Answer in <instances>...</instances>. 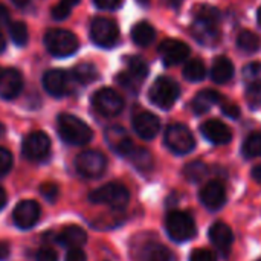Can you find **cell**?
<instances>
[{"label": "cell", "instance_id": "cell-1", "mask_svg": "<svg viewBox=\"0 0 261 261\" xmlns=\"http://www.w3.org/2000/svg\"><path fill=\"white\" fill-rule=\"evenodd\" d=\"M220 12L208 5H202L196 9L191 32L194 38L203 46H214L220 40Z\"/></svg>", "mask_w": 261, "mask_h": 261}, {"label": "cell", "instance_id": "cell-2", "mask_svg": "<svg viewBox=\"0 0 261 261\" xmlns=\"http://www.w3.org/2000/svg\"><path fill=\"white\" fill-rule=\"evenodd\" d=\"M58 135L70 145H86L93 136L90 127L84 121L67 113L58 116Z\"/></svg>", "mask_w": 261, "mask_h": 261}, {"label": "cell", "instance_id": "cell-3", "mask_svg": "<svg viewBox=\"0 0 261 261\" xmlns=\"http://www.w3.org/2000/svg\"><path fill=\"white\" fill-rule=\"evenodd\" d=\"M89 200L96 205H107L113 210H122L130 202V193L122 184L112 182L92 191L89 194Z\"/></svg>", "mask_w": 261, "mask_h": 261}, {"label": "cell", "instance_id": "cell-4", "mask_svg": "<svg viewBox=\"0 0 261 261\" xmlns=\"http://www.w3.org/2000/svg\"><path fill=\"white\" fill-rule=\"evenodd\" d=\"M44 44L54 57H69L75 54L80 46L78 38L66 29H50L46 32Z\"/></svg>", "mask_w": 261, "mask_h": 261}, {"label": "cell", "instance_id": "cell-5", "mask_svg": "<svg viewBox=\"0 0 261 261\" xmlns=\"http://www.w3.org/2000/svg\"><path fill=\"white\" fill-rule=\"evenodd\" d=\"M167 232L174 242H188L196 236L194 219L184 211H173L167 216Z\"/></svg>", "mask_w": 261, "mask_h": 261}, {"label": "cell", "instance_id": "cell-6", "mask_svg": "<svg viewBox=\"0 0 261 261\" xmlns=\"http://www.w3.org/2000/svg\"><path fill=\"white\" fill-rule=\"evenodd\" d=\"M179 95H180V87L177 86V83L165 76L156 80L150 89L151 102L164 110L171 109L176 104Z\"/></svg>", "mask_w": 261, "mask_h": 261}, {"label": "cell", "instance_id": "cell-7", "mask_svg": "<svg viewBox=\"0 0 261 261\" xmlns=\"http://www.w3.org/2000/svg\"><path fill=\"white\" fill-rule=\"evenodd\" d=\"M165 144L176 154H187L193 151L196 141L193 133L184 124H171L165 132Z\"/></svg>", "mask_w": 261, "mask_h": 261}, {"label": "cell", "instance_id": "cell-8", "mask_svg": "<svg viewBox=\"0 0 261 261\" xmlns=\"http://www.w3.org/2000/svg\"><path fill=\"white\" fill-rule=\"evenodd\" d=\"M76 171L87 179H95L99 177L107 167V159L102 153L95 151V150H87L83 151L76 156L75 161Z\"/></svg>", "mask_w": 261, "mask_h": 261}, {"label": "cell", "instance_id": "cell-9", "mask_svg": "<svg viewBox=\"0 0 261 261\" xmlns=\"http://www.w3.org/2000/svg\"><path fill=\"white\" fill-rule=\"evenodd\" d=\"M90 37L95 44L101 47H113L119 40V29L115 21L99 17L90 24Z\"/></svg>", "mask_w": 261, "mask_h": 261}, {"label": "cell", "instance_id": "cell-10", "mask_svg": "<svg viewBox=\"0 0 261 261\" xmlns=\"http://www.w3.org/2000/svg\"><path fill=\"white\" fill-rule=\"evenodd\" d=\"M50 139L43 132H34L23 141V154L32 162H41L49 156Z\"/></svg>", "mask_w": 261, "mask_h": 261}, {"label": "cell", "instance_id": "cell-11", "mask_svg": "<svg viewBox=\"0 0 261 261\" xmlns=\"http://www.w3.org/2000/svg\"><path fill=\"white\" fill-rule=\"evenodd\" d=\"M93 106L95 109L104 116H116L124 109L122 96L115 92L113 89H101L93 95Z\"/></svg>", "mask_w": 261, "mask_h": 261}, {"label": "cell", "instance_id": "cell-12", "mask_svg": "<svg viewBox=\"0 0 261 261\" xmlns=\"http://www.w3.org/2000/svg\"><path fill=\"white\" fill-rule=\"evenodd\" d=\"M14 225L20 229H31L40 220V205L34 200H21L12 213Z\"/></svg>", "mask_w": 261, "mask_h": 261}, {"label": "cell", "instance_id": "cell-13", "mask_svg": "<svg viewBox=\"0 0 261 261\" xmlns=\"http://www.w3.org/2000/svg\"><path fill=\"white\" fill-rule=\"evenodd\" d=\"M159 54L167 66H174L188 58L190 47L180 40H165L159 46Z\"/></svg>", "mask_w": 261, "mask_h": 261}, {"label": "cell", "instance_id": "cell-14", "mask_svg": "<svg viewBox=\"0 0 261 261\" xmlns=\"http://www.w3.org/2000/svg\"><path fill=\"white\" fill-rule=\"evenodd\" d=\"M106 141L109 144V147L121 154V156H128L132 153V150L135 148V144L133 141L130 139L128 133L122 128V127H118V125H113V127H109L106 130Z\"/></svg>", "mask_w": 261, "mask_h": 261}, {"label": "cell", "instance_id": "cell-15", "mask_svg": "<svg viewBox=\"0 0 261 261\" xmlns=\"http://www.w3.org/2000/svg\"><path fill=\"white\" fill-rule=\"evenodd\" d=\"M200 202L210 210V211H217L220 210L225 202H226V191L222 182L213 180L208 182L202 191H200Z\"/></svg>", "mask_w": 261, "mask_h": 261}, {"label": "cell", "instance_id": "cell-16", "mask_svg": "<svg viewBox=\"0 0 261 261\" xmlns=\"http://www.w3.org/2000/svg\"><path fill=\"white\" fill-rule=\"evenodd\" d=\"M200 132L210 142H213L216 145H225V144L231 142V139H232L231 128L219 119H210V121L203 122L200 127Z\"/></svg>", "mask_w": 261, "mask_h": 261}, {"label": "cell", "instance_id": "cell-17", "mask_svg": "<svg viewBox=\"0 0 261 261\" xmlns=\"http://www.w3.org/2000/svg\"><path fill=\"white\" fill-rule=\"evenodd\" d=\"M133 128L142 139H153L161 128V121L150 112H141L133 118Z\"/></svg>", "mask_w": 261, "mask_h": 261}, {"label": "cell", "instance_id": "cell-18", "mask_svg": "<svg viewBox=\"0 0 261 261\" xmlns=\"http://www.w3.org/2000/svg\"><path fill=\"white\" fill-rule=\"evenodd\" d=\"M23 87V78L15 69L0 70V96L5 99H14Z\"/></svg>", "mask_w": 261, "mask_h": 261}, {"label": "cell", "instance_id": "cell-19", "mask_svg": "<svg viewBox=\"0 0 261 261\" xmlns=\"http://www.w3.org/2000/svg\"><path fill=\"white\" fill-rule=\"evenodd\" d=\"M43 86L52 96H64L69 93V76L61 69L47 70L43 76Z\"/></svg>", "mask_w": 261, "mask_h": 261}, {"label": "cell", "instance_id": "cell-20", "mask_svg": "<svg viewBox=\"0 0 261 261\" xmlns=\"http://www.w3.org/2000/svg\"><path fill=\"white\" fill-rule=\"evenodd\" d=\"M210 240L217 248V251H220L222 254H228L234 242V234L226 223L216 222L210 229Z\"/></svg>", "mask_w": 261, "mask_h": 261}, {"label": "cell", "instance_id": "cell-21", "mask_svg": "<svg viewBox=\"0 0 261 261\" xmlns=\"http://www.w3.org/2000/svg\"><path fill=\"white\" fill-rule=\"evenodd\" d=\"M86 242H87L86 231L80 226H66L58 236V243L67 249L81 248L86 245Z\"/></svg>", "mask_w": 261, "mask_h": 261}, {"label": "cell", "instance_id": "cell-22", "mask_svg": "<svg viewBox=\"0 0 261 261\" xmlns=\"http://www.w3.org/2000/svg\"><path fill=\"white\" fill-rule=\"evenodd\" d=\"M141 261H173V254L161 243L150 242L141 249Z\"/></svg>", "mask_w": 261, "mask_h": 261}, {"label": "cell", "instance_id": "cell-23", "mask_svg": "<svg viewBox=\"0 0 261 261\" xmlns=\"http://www.w3.org/2000/svg\"><path fill=\"white\" fill-rule=\"evenodd\" d=\"M220 101H222L220 93L214 90H203L196 95V98L191 102V107L197 115H202V113L210 112V109L214 107L216 104H220Z\"/></svg>", "mask_w": 261, "mask_h": 261}, {"label": "cell", "instance_id": "cell-24", "mask_svg": "<svg viewBox=\"0 0 261 261\" xmlns=\"http://www.w3.org/2000/svg\"><path fill=\"white\" fill-rule=\"evenodd\" d=\"M234 76V64L226 57L216 58L211 70V78L217 84H225Z\"/></svg>", "mask_w": 261, "mask_h": 261}, {"label": "cell", "instance_id": "cell-25", "mask_svg": "<svg viewBox=\"0 0 261 261\" xmlns=\"http://www.w3.org/2000/svg\"><path fill=\"white\" fill-rule=\"evenodd\" d=\"M154 37H156V31L147 21H139L132 29V38H133V41L138 46H148V44H151Z\"/></svg>", "mask_w": 261, "mask_h": 261}, {"label": "cell", "instance_id": "cell-26", "mask_svg": "<svg viewBox=\"0 0 261 261\" xmlns=\"http://www.w3.org/2000/svg\"><path fill=\"white\" fill-rule=\"evenodd\" d=\"M130 159V162L142 173H147L153 168V156L150 154L148 150L141 148V147H135L132 150V153L127 156Z\"/></svg>", "mask_w": 261, "mask_h": 261}, {"label": "cell", "instance_id": "cell-27", "mask_svg": "<svg viewBox=\"0 0 261 261\" xmlns=\"http://www.w3.org/2000/svg\"><path fill=\"white\" fill-rule=\"evenodd\" d=\"M73 76L81 84H90L99 76V73L92 63H80L73 67Z\"/></svg>", "mask_w": 261, "mask_h": 261}, {"label": "cell", "instance_id": "cell-28", "mask_svg": "<svg viewBox=\"0 0 261 261\" xmlns=\"http://www.w3.org/2000/svg\"><path fill=\"white\" fill-rule=\"evenodd\" d=\"M237 46L243 50V52H248V54H252V52H257L261 46L260 37L251 31H242L237 37Z\"/></svg>", "mask_w": 261, "mask_h": 261}, {"label": "cell", "instance_id": "cell-29", "mask_svg": "<svg viewBox=\"0 0 261 261\" xmlns=\"http://www.w3.org/2000/svg\"><path fill=\"white\" fill-rule=\"evenodd\" d=\"M127 67L128 75H132L136 81L144 80L148 75V66L141 57H128L127 58Z\"/></svg>", "mask_w": 261, "mask_h": 261}, {"label": "cell", "instance_id": "cell-30", "mask_svg": "<svg viewBox=\"0 0 261 261\" xmlns=\"http://www.w3.org/2000/svg\"><path fill=\"white\" fill-rule=\"evenodd\" d=\"M184 174L190 182H200V180H203L206 177L208 167L200 161H194V162H190L184 168Z\"/></svg>", "mask_w": 261, "mask_h": 261}, {"label": "cell", "instance_id": "cell-31", "mask_svg": "<svg viewBox=\"0 0 261 261\" xmlns=\"http://www.w3.org/2000/svg\"><path fill=\"white\" fill-rule=\"evenodd\" d=\"M206 69L205 64L200 60H191L184 67V76L190 81H202L205 78Z\"/></svg>", "mask_w": 261, "mask_h": 261}, {"label": "cell", "instance_id": "cell-32", "mask_svg": "<svg viewBox=\"0 0 261 261\" xmlns=\"http://www.w3.org/2000/svg\"><path fill=\"white\" fill-rule=\"evenodd\" d=\"M242 151L245 158L252 159V158H260L261 156V133H252L246 138L243 142Z\"/></svg>", "mask_w": 261, "mask_h": 261}, {"label": "cell", "instance_id": "cell-33", "mask_svg": "<svg viewBox=\"0 0 261 261\" xmlns=\"http://www.w3.org/2000/svg\"><path fill=\"white\" fill-rule=\"evenodd\" d=\"M243 78L248 87H261V63H251L245 66Z\"/></svg>", "mask_w": 261, "mask_h": 261}, {"label": "cell", "instance_id": "cell-34", "mask_svg": "<svg viewBox=\"0 0 261 261\" xmlns=\"http://www.w3.org/2000/svg\"><path fill=\"white\" fill-rule=\"evenodd\" d=\"M9 35L11 40L17 44V46H24L28 43L29 34H28V28L23 21H14L9 26Z\"/></svg>", "mask_w": 261, "mask_h": 261}, {"label": "cell", "instance_id": "cell-35", "mask_svg": "<svg viewBox=\"0 0 261 261\" xmlns=\"http://www.w3.org/2000/svg\"><path fill=\"white\" fill-rule=\"evenodd\" d=\"M76 5H78V0H61V2H58L52 8V17L55 20H64L70 14L72 8Z\"/></svg>", "mask_w": 261, "mask_h": 261}, {"label": "cell", "instance_id": "cell-36", "mask_svg": "<svg viewBox=\"0 0 261 261\" xmlns=\"http://www.w3.org/2000/svg\"><path fill=\"white\" fill-rule=\"evenodd\" d=\"M40 193H41V196H43L47 202H50V203H55L57 199H58V196H60L58 187H57L55 184H52V182L43 184V185L40 187Z\"/></svg>", "mask_w": 261, "mask_h": 261}, {"label": "cell", "instance_id": "cell-37", "mask_svg": "<svg viewBox=\"0 0 261 261\" xmlns=\"http://www.w3.org/2000/svg\"><path fill=\"white\" fill-rule=\"evenodd\" d=\"M12 168V154L9 150L0 147V177L6 176Z\"/></svg>", "mask_w": 261, "mask_h": 261}, {"label": "cell", "instance_id": "cell-38", "mask_svg": "<svg viewBox=\"0 0 261 261\" xmlns=\"http://www.w3.org/2000/svg\"><path fill=\"white\" fill-rule=\"evenodd\" d=\"M248 102L257 109L261 106V87H248Z\"/></svg>", "mask_w": 261, "mask_h": 261}, {"label": "cell", "instance_id": "cell-39", "mask_svg": "<svg viewBox=\"0 0 261 261\" xmlns=\"http://www.w3.org/2000/svg\"><path fill=\"white\" fill-rule=\"evenodd\" d=\"M190 261H216V257L208 249H194L190 257Z\"/></svg>", "mask_w": 261, "mask_h": 261}, {"label": "cell", "instance_id": "cell-40", "mask_svg": "<svg viewBox=\"0 0 261 261\" xmlns=\"http://www.w3.org/2000/svg\"><path fill=\"white\" fill-rule=\"evenodd\" d=\"M35 261H58V255L50 248H43L37 252Z\"/></svg>", "mask_w": 261, "mask_h": 261}, {"label": "cell", "instance_id": "cell-41", "mask_svg": "<svg viewBox=\"0 0 261 261\" xmlns=\"http://www.w3.org/2000/svg\"><path fill=\"white\" fill-rule=\"evenodd\" d=\"M64 261H87L86 254L81 251V248H72L67 251L66 254V260Z\"/></svg>", "mask_w": 261, "mask_h": 261}, {"label": "cell", "instance_id": "cell-42", "mask_svg": "<svg viewBox=\"0 0 261 261\" xmlns=\"http://www.w3.org/2000/svg\"><path fill=\"white\" fill-rule=\"evenodd\" d=\"M222 110L226 116L232 118V119H237L240 116V109L236 106V104H231V102H226V104H222Z\"/></svg>", "mask_w": 261, "mask_h": 261}, {"label": "cell", "instance_id": "cell-43", "mask_svg": "<svg viewBox=\"0 0 261 261\" xmlns=\"http://www.w3.org/2000/svg\"><path fill=\"white\" fill-rule=\"evenodd\" d=\"M95 3L101 9H110L112 11V9H116L121 6L122 0H95Z\"/></svg>", "mask_w": 261, "mask_h": 261}, {"label": "cell", "instance_id": "cell-44", "mask_svg": "<svg viewBox=\"0 0 261 261\" xmlns=\"http://www.w3.org/2000/svg\"><path fill=\"white\" fill-rule=\"evenodd\" d=\"M9 257V246L5 242H0V261H5Z\"/></svg>", "mask_w": 261, "mask_h": 261}, {"label": "cell", "instance_id": "cell-45", "mask_svg": "<svg viewBox=\"0 0 261 261\" xmlns=\"http://www.w3.org/2000/svg\"><path fill=\"white\" fill-rule=\"evenodd\" d=\"M252 177H254L257 182H260L261 184V164L260 165H257V167L252 170Z\"/></svg>", "mask_w": 261, "mask_h": 261}, {"label": "cell", "instance_id": "cell-46", "mask_svg": "<svg viewBox=\"0 0 261 261\" xmlns=\"http://www.w3.org/2000/svg\"><path fill=\"white\" fill-rule=\"evenodd\" d=\"M6 21H8V11H6V8L0 6V24H3Z\"/></svg>", "mask_w": 261, "mask_h": 261}, {"label": "cell", "instance_id": "cell-47", "mask_svg": "<svg viewBox=\"0 0 261 261\" xmlns=\"http://www.w3.org/2000/svg\"><path fill=\"white\" fill-rule=\"evenodd\" d=\"M6 200H8V197H6V193H5V190L0 187V210L6 205Z\"/></svg>", "mask_w": 261, "mask_h": 261}, {"label": "cell", "instance_id": "cell-48", "mask_svg": "<svg viewBox=\"0 0 261 261\" xmlns=\"http://www.w3.org/2000/svg\"><path fill=\"white\" fill-rule=\"evenodd\" d=\"M168 6H171V8H177V6H180V3L184 2V0H164Z\"/></svg>", "mask_w": 261, "mask_h": 261}, {"label": "cell", "instance_id": "cell-49", "mask_svg": "<svg viewBox=\"0 0 261 261\" xmlns=\"http://www.w3.org/2000/svg\"><path fill=\"white\" fill-rule=\"evenodd\" d=\"M15 6H18V8H24L28 3H29V0H11Z\"/></svg>", "mask_w": 261, "mask_h": 261}, {"label": "cell", "instance_id": "cell-50", "mask_svg": "<svg viewBox=\"0 0 261 261\" xmlns=\"http://www.w3.org/2000/svg\"><path fill=\"white\" fill-rule=\"evenodd\" d=\"M5 46H6V41H5V37H3V34L0 32V52H3Z\"/></svg>", "mask_w": 261, "mask_h": 261}, {"label": "cell", "instance_id": "cell-51", "mask_svg": "<svg viewBox=\"0 0 261 261\" xmlns=\"http://www.w3.org/2000/svg\"><path fill=\"white\" fill-rule=\"evenodd\" d=\"M3 133H5V128H3V125L0 124V136H3Z\"/></svg>", "mask_w": 261, "mask_h": 261}, {"label": "cell", "instance_id": "cell-52", "mask_svg": "<svg viewBox=\"0 0 261 261\" xmlns=\"http://www.w3.org/2000/svg\"><path fill=\"white\" fill-rule=\"evenodd\" d=\"M258 23H260V26H261V8L258 9Z\"/></svg>", "mask_w": 261, "mask_h": 261}, {"label": "cell", "instance_id": "cell-53", "mask_svg": "<svg viewBox=\"0 0 261 261\" xmlns=\"http://www.w3.org/2000/svg\"><path fill=\"white\" fill-rule=\"evenodd\" d=\"M139 3H142V5H145V3H148V0H138Z\"/></svg>", "mask_w": 261, "mask_h": 261}, {"label": "cell", "instance_id": "cell-54", "mask_svg": "<svg viewBox=\"0 0 261 261\" xmlns=\"http://www.w3.org/2000/svg\"><path fill=\"white\" fill-rule=\"evenodd\" d=\"M0 70H2V67H0Z\"/></svg>", "mask_w": 261, "mask_h": 261}]
</instances>
